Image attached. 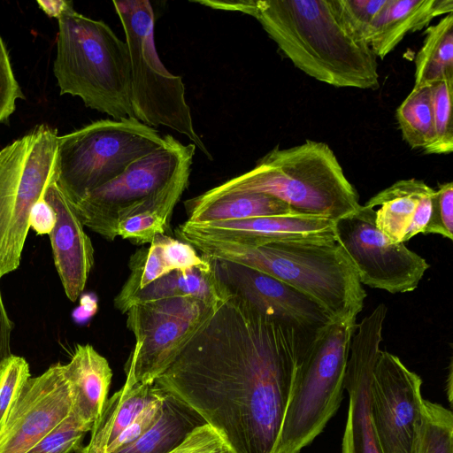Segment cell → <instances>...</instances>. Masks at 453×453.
<instances>
[{"label":"cell","mask_w":453,"mask_h":453,"mask_svg":"<svg viewBox=\"0 0 453 453\" xmlns=\"http://www.w3.org/2000/svg\"><path fill=\"white\" fill-rule=\"evenodd\" d=\"M313 338L231 295L154 384L193 409L233 453H274Z\"/></svg>","instance_id":"obj_1"},{"label":"cell","mask_w":453,"mask_h":453,"mask_svg":"<svg viewBox=\"0 0 453 453\" xmlns=\"http://www.w3.org/2000/svg\"><path fill=\"white\" fill-rule=\"evenodd\" d=\"M212 9L255 18L307 75L337 88L377 89V57L342 21L334 0H205Z\"/></svg>","instance_id":"obj_2"},{"label":"cell","mask_w":453,"mask_h":453,"mask_svg":"<svg viewBox=\"0 0 453 453\" xmlns=\"http://www.w3.org/2000/svg\"><path fill=\"white\" fill-rule=\"evenodd\" d=\"M210 259L240 264L306 295L332 319H356L365 290L336 243L275 242L250 247L211 241L185 242Z\"/></svg>","instance_id":"obj_3"},{"label":"cell","mask_w":453,"mask_h":453,"mask_svg":"<svg viewBox=\"0 0 453 453\" xmlns=\"http://www.w3.org/2000/svg\"><path fill=\"white\" fill-rule=\"evenodd\" d=\"M209 191L265 194L299 213L333 221L356 214L362 206L331 148L311 140L286 149L276 146L254 168Z\"/></svg>","instance_id":"obj_4"},{"label":"cell","mask_w":453,"mask_h":453,"mask_svg":"<svg viewBox=\"0 0 453 453\" xmlns=\"http://www.w3.org/2000/svg\"><path fill=\"white\" fill-rule=\"evenodd\" d=\"M53 73L60 95L79 96L115 120L135 119L128 48L104 21L74 9L58 19Z\"/></svg>","instance_id":"obj_5"},{"label":"cell","mask_w":453,"mask_h":453,"mask_svg":"<svg viewBox=\"0 0 453 453\" xmlns=\"http://www.w3.org/2000/svg\"><path fill=\"white\" fill-rule=\"evenodd\" d=\"M356 319H332L299 362L274 453H300L319 435L343 399Z\"/></svg>","instance_id":"obj_6"},{"label":"cell","mask_w":453,"mask_h":453,"mask_svg":"<svg viewBox=\"0 0 453 453\" xmlns=\"http://www.w3.org/2000/svg\"><path fill=\"white\" fill-rule=\"evenodd\" d=\"M131 61V103L134 118L187 136L210 160L211 154L195 131L180 76L160 61L154 40V12L148 0L113 1Z\"/></svg>","instance_id":"obj_7"},{"label":"cell","mask_w":453,"mask_h":453,"mask_svg":"<svg viewBox=\"0 0 453 453\" xmlns=\"http://www.w3.org/2000/svg\"><path fill=\"white\" fill-rule=\"evenodd\" d=\"M165 143L136 119H101L58 137L56 183L76 203Z\"/></svg>","instance_id":"obj_8"},{"label":"cell","mask_w":453,"mask_h":453,"mask_svg":"<svg viewBox=\"0 0 453 453\" xmlns=\"http://www.w3.org/2000/svg\"><path fill=\"white\" fill-rule=\"evenodd\" d=\"M58 137L42 124L0 150V280L19 267L31 209L57 180Z\"/></svg>","instance_id":"obj_9"},{"label":"cell","mask_w":453,"mask_h":453,"mask_svg":"<svg viewBox=\"0 0 453 453\" xmlns=\"http://www.w3.org/2000/svg\"><path fill=\"white\" fill-rule=\"evenodd\" d=\"M221 304L173 297L131 305L127 326L135 343L125 365V388L154 384Z\"/></svg>","instance_id":"obj_10"},{"label":"cell","mask_w":453,"mask_h":453,"mask_svg":"<svg viewBox=\"0 0 453 453\" xmlns=\"http://www.w3.org/2000/svg\"><path fill=\"white\" fill-rule=\"evenodd\" d=\"M154 151L134 161L120 175L73 203L83 226L108 241L117 237L119 215L191 168L195 144L170 134Z\"/></svg>","instance_id":"obj_11"},{"label":"cell","mask_w":453,"mask_h":453,"mask_svg":"<svg viewBox=\"0 0 453 453\" xmlns=\"http://www.w3.org/2000/svg\"><path fill=\"white\" fill-rule=\"evenodd\" d=\"M334 233L362 285L391 294L411 292L430 267L403 242H391L377 228L374 209L365 205L334 221Z\"/></svg>","instance_id":"obj_12"},{"label":"cell","mask_w":453,"mask_h":453,"mask_svg":"<svg viewBox=\"0 0 453 453\" xmlns=\"http://www.w3.org/2000/svg\"><path fill=\"white\" fill-rule=\"evenodd\" d=\"M422 380L380 350L371 385V420L381 453H417L424 417Z\"/></svg>","instance_id":"obj_13"},{"label":"cell","mask_w":453,"mask_h":453,"mask_svg":"<svg viewBox=\"0 0 453 453\" xmlns=\"http://www.w3.org/2000/svg\"><path fill=\"white\" fill-rule=\"evenodd\" d=\"M74 403L65 365L58 363L30 377L0 433V453H27L73 412Z\"/></svg>","instance_id":"obj_14"},{"label":"cell","mask_w":453,"mask_h":453,"mask_svg":"<svg viewBox=\"0 0 453 453\" xmlns=\"http://www.w3.org/2000/svg\"><path fill=\"white\" fill-rule=\"evenodd\" d=\"M388 309L380 303L357 325L347 364L349 408L342 453H381L371 420V385Z\"/></svg>","instance_id":"obj_15"},{"label":"cell","mask_w":453,"mask_h":453,"mask_svg":"<svg viewBox=\"0 0 453 453\" xmlns=\"http://www.w3.org/2000/svg\"><path fill=\"white\" fill-rule=\"evenodd\" d=\"M214 267L231 295L302 334L313 337L332 320L311 298L270 275L224 260H214Z\"/></svg>","instance_id":"obj_16"},{"label":"cell","mask_w":453,"mask_h":453,"mask_svg":"<svg viewBox=\"0 0 453 453\" xmlns=\"http://www.w3.org/2000/svg\"><path fill=\"white\" fill-rule=\"evenodd\" d=\"M175 235L183 242L201 240L250 247L275 242H335L334 221L303 213L204 224L185 221L176 227Z\"/></svg>","instance_id":"obj_17"},{"label":"cell","mask_w":453,"mask_h":453,"mask_svg":"<svg viewBox=\"0 0 453 453\" xmlns=\"http://www.w3.org/2000/svg\"><path fill=\"white\" fill-rule=\"evenodd\" d=\"M44 199L57 220L50 235L54 263L66 296L78 299L94 265V248L79 215L56 181L45 189Z\"/></svg>","instance_id":"obj_18"},{"label":"cell","mask_w":453,"mask_h":453,"mask_svg":"<svg viewBox=\"0 0 453 453\" xmlns=\"http://www.w3.org/2000/svg\"><path fill=\"white\" fill-rule=\"evenodd\" d=\"M150 244L130 257V273L114 298L115 308L122 313L127 311L134 296L157 279L175 270L203 266L210 262L189 243L168 234L156 235Z\"/></svg>","instance_id":"obj_19"},{"label":"cell","mask_w":453,"mask_h":453,"mask_svg":"<svg viewBox=\"0 0 453 453\" xmlns=\"http://www.w3.org/2000/svg\"><path fill=\"white\" fill-rule=\"evenodd\" d=\"M451 12L453 0H387L371 26L367 43L377 58H384L406 34Z\"/></svg>","instance_id":"obj_20"},{"label":"cell","mask_w":453,"mask_h":453,"mask_svg":"<svg viewBox=\"0 0 453 453\" xmlns=\"http://www.w3.org/2000/svg\"><path fill=\"white\" fill-rule=\"evenodd\" d=\"M190 171L186 169L164 188L124 210L118 218L117 236L142 245L157 234H167L173 210L188 186Z\"/></svg>","instance_id":"obj_21"},{"label":"cell","mask_w":453,"mask_h":453,"mask_svg":"<svg viewBox=\"0 0 453 453\" xmlns=\"http://www.w3.org/2000/svg\"><path fill=\"white\" fill-rule=\"evenodd\" d=\"M184 204L187 221L195 224L299 213L273 196L251 192L215 194L208 190Z\"/></svg>","instance_id":"obj_22"},{"label":"cell","mask_w":453,"mask_h":453,"mask_svg":"<svg viewBox=\"0 0 453 453\" xmlns=\"http://www.w3.org/2000/svg\"><path fill=\"white\" fill-rule=\"evenodd\" d=\"M75 391L73 412L93 427L107 400L112 371L107 359L90 344H78L68 364Z\"/></svg>","instance_id":"obj_23"},{"label":"cell","mask_w":453,"mask_h":453,"mask_svg":"<svg viewBox=\"0 0 453 453\" xmlns=\"http://www.w3.org/2000/svg\"><path fill=\"white\" fill-rule=\"evenodd\" d=\"M165 391L155 384L124 386L107 399L102 412L90 430L88 453H105L107 447L144 409L162 399Z\"/></svg>","instance_id":"obj_24"},{"label":"cell","mask_w":453,"mask_h":453,"mask_svg":"<svg viewBox=\"0 0 453 453\" xmlns=\"http://www.w3.org/2000/svg\"><path fill=\"white\" fill-rule=\"evenodd\" d=\"M230 296L218 278L214 260L210 259L205 265L175 270L152 281L134 296L127 310L135 303L187 296L222 304Z\"/></svg>","instance_id":"obj_25"},{"label":"cell","mask_w":453,"mask_h":453,"mask_svg":"<svg viewBox=\"0 0 453 453\" xmlns=\"http://www.w3.org/2000/svg\"><path fill=\"white\" fill-rule=\"evenodd\" d=\"M433 188L421 180H401L371 197L364 205L375 211L377 228L391 242H403L421 199Z\"/></svg>","instance_id":"obj_26"},{"label":"cell","mask_w":453,"mask_h":453,"mask_svg":"<svg viewBox=\"0 0 453 453\" xmlns=\"http://www.w3.org/2000/svg\"><path fill=\"white\" fill-rule=\"evenodd\" d=\"M165 393L161 414L156 423L139 439L112 453H171L194 430L206 424L184 402Z\"/></svg>","instance_id":"obj_27"},{"label":"cell","mask_w":453,"mask_h":453,"mask_svg":"<svg viewBox=\"0 0 453 453\" xmlns=\"http://www.w3.org/2000/svg\"><path fill=\"white\" fill-rule=\"evenodd\" d=\"M414 87L432 86L453 79V12L426 30L423 45L415 59Z\"/></svg>","instance_id":"obj_28"},{"label":"cell","mask_w":453,"mask_h":453,"mask_svg":"<svg viewBox=\"0 0 453 453\" xmlns=\"http://www.w3.org/2000/svg\"><path fill=\"white\" fill-rule=\"evenodd\" d=\"M396 119L407 144L425 150L434 136L431 86L413 88L397 108Z\"/></svg>","instance_id":"obj_29"},{"label":"cell","mask_w":453,"mask_h":453,"mask_svg":"<svg viewBox=\"0 0 453 453\" xmlns=\"http://www.w3.org/2000/svg\"><path fill=\"white\" fill-rule=\"evenodd\" d=\"M417 453H453V413L443 405L424 401V417Z\"/></svg>","instance_id":"obj_30"},{"label":"cell","mask_w":453,"mask_h":453,"mask_svg":"<svg viewBox=\"0 0 453 453\" xmlns=\"http://www.w3.org/2000/svg\"><path fill=\"white\" fill-rule=\"evenodd\" d=\"M431 91L434 136L424 151L426 154H449L453 150V79L445 78L434 83Z\"/></svg>","instance_id":"obj_31"},{"label":"cell","mask_w":453,"mask_h":453,"mask_svg":"<svg viewBox=\"0 0 453 453\" xmlns=\"http://www.w3.org/2000/svg\"><path fill=\"white\" fill-rule=\"evenodd\" d=\"M29 378V365L22 357L11 354L0 363V433Z\"/></svg>","instance_id":"obj_32"},{"label":"cell","mask_w":453,"mask_h":453,"mask_svg":"<svg viewBox=\"0 0 453 453\" xmlns=\"http://www.w3.org/2000/svg\"><path fill=\"white\" fill-rule=\"evenodd\" d=\"M91 429L73 412L27 453H72L81 448L85 434Z\"/></svg>","instance_id":"obj_33"},{"label":"cell","mask_w":453,"mask_h":453,"mask_svg":"<svg viewBox=\"0 0 453 453\" xmlns=\"http://www.w3.org/2000/svg\"><path fill=\"white\" fill-rule=\"evenodd\" d=\"M334 3L350 32L367 43L371 26L387 0H334Z\"/></svg>","instance_id":"obj_34"},{"label":"cell","mask_w":453,"mask_h":453,"mask_svg":"<svg viewBox=\"0 0 453 453\" xmlns=\"http://www.w3.org/2000/svg\"><path fill=\"white\" fill-rule=\"evenodd\" d=\"M423 234L453 239V182L438 185L432 198L429 219Z\"/></svg>","instance_id":"obj_35"},{"label":"cell","mask_w":453,"mask_h":453,"mask_svg":"<svg viewBox=\"0 0 453 453\" xmlns=\"http://www.w3.org/2000/svg\"><path fill=\"white\" fill-rule=\"evenodd\" d=\"M25 96L13 73L8 51L0 35V124L14 112L16 101Z\"/></svg>","instance_id":"obj_36"},{"label":"cell","mask_w":453,"mask_h":453,"mask_svg":"<svg viewBox=\"0 0 453 453\" xmlns=\"http://www.w3.org/2000/svg\"><path fill=\"white\" fill-rule=\"evenodd\" d=\"M164 397L144 409L142 412L137 416L136 418L107 447L105 453L115 452L134 442L145 434L158 419L161 414Z\"/></svg>","instance_id":"obj_37"},{"label":"cell","mask_w":453,"mask_h":453,"mask_svg":"<svg viewBox=\"0 0 453 453\" xmlns=\"http://www.w3.org/2000/svg\"><path fill=\"white\" fill-rule=\"evenodd\" d=\"M229 449L207 424L194 430L175 453H226Z\"/></svg>","instance_id":"obj_38"},{"label":"cell","mask_w":453,"mask_h":453,"mask_svg":"<svg viewBox=\"0 0 453 453\" xmlns=\"http://www.w3.org/2000/svg\"><path fill=\"white\" fill-rule=\"evenodd\" d=\"M56 220L55 211L44 197L40 198L32 207L29 214V226L37 234H50L55 226Z\"/></svg>","instance_id":"obj_39"},{"label":"cell","mask_w":453,"mask_h":453,"mask_svg":"<svg viewBox=\"0 0 453 453\" xmlns=\"http://www.w3.org/2000/svg\"><path fill=\"white\" fill-rule=\"evenodd\" d=\"M434 191L435 189L433 188L421 199L417 212L412 220V223L405 235L404 242L409 241L410 239H411L419 233L423 234L424 229L426 226L429 219L432 206V198L434 194Z\"/></svg>","instance_id":"obj_40"},{"label":"cell","mask_w":453,"mask_h":453,"mask_svg":"<svg viewBox=\"0 0 453 453\" xmlns=\"http://www.w3.org/2000/svg\"><path fill=\"white\" fill-rule=\"evenodd\" d=\"M12 327V322L7 314L0 292V357L2 359L11 355L10 340Z\"/></svg>","instance_id":"obj_41"},{"label":"cell","mask_w":453,"mask_h":453,"mask_svg":"<svg viewBox=\"0 0 453 453\" xmlns=\"http://www.w3.org/2000/svg\"><path fill=\"white\" fill-rule=\"evenodd\" d=\"M39 8L49 17L59 19L73 10V3L65 0H37Z\"/></svg>","instance_id":"obj_42"},{"label":"cell","mask_w":453,"mask_h":453,"mask_svg":"<svg viewBox=\"0 0 453 453\" xmlns=\"http://www.w3.org/2000/svg\"><path fill=\"white\" fill-rule=\"evenodd\" d=\"M447 389H448L449 401L451 403H452V362H450L449 368V376H448V380H447Z\"/></svg>","instance_id":"obj_43"},{"label":"cell","mask_w":453,"mask_h":453,"mask_svg":"<svg viewBox=\"0 0 453 453\" xmlns=\"http://www.w3.org/2000/svg\"><path fill=\"white\" fill-rule=\"evenodd\" d=\"M178 449V448H177ZM176 449H174L173 451H172L171 453H175L176 452ZM76 453H88L84 447H81L78 450H76Z\"/></svg>","instance_id":"obj_44"},{"label":"cell","mask_w":453,"mask_h":453,"mask_svg":"<svg viewBox=\"0 0 453 453\" xmlns=\"http://www.w3.org/2000/svg\"><path fill=\"white\" fill-rule=\"evenodd\" d=\"M226 453H233L230 449L228 451H226Z\"/></svg>","instance_id":"obj_45"},{"label":"cell","mask_w":453,"mask_h":453,"mask_svg":"<svg viewBox=\"0 0 453 453\" xmlns=\"http://www.w3.org/2000/svg\"><path fill=\"white\" fill-rule=\"evenodd\" d=\"M3 361V359L0 357V363Z\"/></svg>","instance_id":"obj_46"}]
</instances>
